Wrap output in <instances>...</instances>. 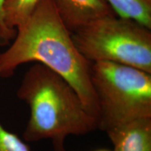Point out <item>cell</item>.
<instances>
[{"mask_svg": "<svg viewBox=\"0 0 151 151\" xmlns=\"http://www.w3.org/2000/svg\"><path fill=\"white\" fill-rule=\"evenodd\" d=\"M113 151H151V118H141L106 132Z\"/></svg>", "mask_w": 151, "mask_h": 151, "instance_id": "obj_6", "label": "cell"}, {"mask_svg": "<svg viewBox=\"0 0 151 151\" xmlns=\"http://www.w3.org/2000/svg\"><path fill=\"white\" fill-rule=\"evenodd\" d=\"M97 151H109V150H98Z\"/></svg>", "mask_w": 151, "mask_h": 151, "instance_id": "obj_11", "label": "cell"}, {"mask_svg": "<svg viewBox=\"0 0 151 151\" xmlns=\"http://www.w3.org/2000/svg\"><path fill=\"white\" fill-rule=\"evenodd\" d=\"M0 151H30V149L18 136L0 124Z\"/></svg>", "mask_w": 151, "mask_h": 151, "instance_id": "obj_9", "label": "cell"}, {"mask_svg": "<svg viewBox=\"0 0 151 151\" xmlns=\"http://www.w3.org/2000/svg\"><path fill=\"white\" fill-rule=\"evenodd\" d=\"M17 95L30 110L23 134L28 142L50 139L54 151H66L68 136L85 135L97 128V119L74 88L42 64L36 62L26 71Z\"/></svg>", "mask_w": 151, "mask_h": 151, "instance_id": "obj_2", "label": "cell"}, {"mask_svg": "<svg viewBox=\"0 0 151 151\" xmlns=\"http://www.w3.org/2000/svg\"><path fill=\"white\" fill-rule=\"evenodd\" d=\"M6 0H0V46H6L16 37L17 32L9 29L4 23L2 10Z\"/></svg>", "mask_w": 151, "mask_h": 151, "instance_id": "obj_10", "label": "cell"}, {"mask_svg": "<svg viewBox=\"0 0 151 151\" xmlns=\"http://www.w3.org/2000/svg\"><path fill=\"white\" fill-rule=\"evenodd\" d=\"M43 0H6L3 6L4 23L9 29L16 31L29 20Z\"/></svg>", "mask_w": 151, "mask_h": 151, "instance_id": "obj_7", "label": "cell"}, {"mask_svg": "<svg viewBox=\"0 0 151 151\" xmlns=\"http://www.w3.org/2000/svg\"><path fill=\"white\" fill-rule=\"evenodd\" d=\"M30 62L42 64L65 78L97 121L92 62L77 49L52 0L41 1L26 23L17 29L12 45L0 53V77L11 76L17 67Z\"/></svg>", "mask_w": 151, "mask_h": 151, "instance_id": "obj_1", "label": "cell"}, {"mask_svg": "<svg viewBox=\"0 0 151 151\" xmlns=\"http://www.w3.org/2000/svg\"><path fill=\"white\" fill-rule=\"evenodd\" d=\"M119 17L151 29V0H106Z\"/></svg>", "mask_w": 151, "mask_h": 151, "instance_id": "obj_8", "label": "cell"}, {"mask_svg": "<svg viewBox=\"0 0 151 151\" xmlns=\"http://www.w3.org/2000/svg\"><path fill=\"white\" fill-rule=\"evenodd\" d=\"M58 15L71 32L98 19L116 15L106 0H52Z\"/></svg>", "mask_w": 151, "mask_h": 151, "instance_id": "obj_5", "label": "cell"}, {"mask_svg": "<svg viewBox=\"0 0 151 151\" xmlns=\"http://www.w3.org/2000/svg\"><path fill=\"white\" fill-rule=\"evenodd\" d=\"M91 81L98 104L97 128L107 132L151 118V73L111 62H92Z\"/></svg>", "mask_w": 151, "mask_h": 151, "instance_id": "obj_3", "label": "cell"}, {"mask_svg": "<svg viewBox=\"0 0 151 151\" xmlns=\"http://www.w3.org/2000/svg\"><path fill=\"white\" fill-rule=\"evenodd\" d=\"M71 37L91 62H114L151 73L150 29L132 19L104 17L73 32Z\"/></svg>", "mask_w": 151, "mask_h": 151, "instance_id": "obj_4", "label": "cell"}]
</instances>
